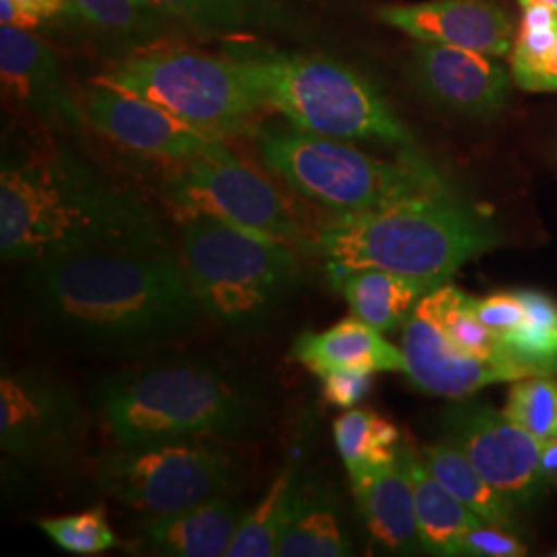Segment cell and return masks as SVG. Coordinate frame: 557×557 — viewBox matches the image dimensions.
<instances>
[{
    "label": "cell",
    "instance_id": "6da1fadb",
    "mask_svg": "<svg viewBox=\"0 0 557 557\" xmlns=\"http://www.w3.org/2000/svg\"><path fill=\"white\" fill-rule=\"evenodd\" d=\"M25 304L41 333L77 354L135 358L190 337L205 312L180 259L91 250L25 264Z\"/></svg>",
    "mask_w": 557,
    "mask_h": 557
},
{
    "label": "cell",
    "instance_id": "7a4b0ae2",
    "mask_svg": "<svg viewBox=\"0 0 557 557\" xmlns=\"http://www.w3.org/2000/svg\"><path fill=\"white\" fill-rule=\"evenodd\" d=\"M91 250L172 252L158 215L71 161L4 165L0 174V255L4 262Z\"/></svg>",
    "mask_w": 557,
    "mask_h": 557
},
{
    "label": "cell",
    "instance_id": "3957f363",
    "mask_svg": "<svg viewBox=\"0 0 557 557\" xmlns=\"http://www.w3.org/2000/svg\"><path fill=\"white\" fill-rule=\"evenodd\" d=\"M499 239L490 218L450 190L335 215L301 248L324 262L331 285L356 269H384L436 289L462 264L496 248Z\"/></svg>",
    "mask_w": 557,
    "mask_h": 557
},
{
    "label": "cell",
    "instance_id": "277c9868",
    "mask_svg": "<svg viewBox=\"0 0 557 557\" xmlns=\"http://www.w3.org/2000/svg\"><path fill=\"white\" fill-rule=\"evenodd\" d=\"M91 403L119 446L255 438L267 419L264 398L252 382L190 359L106 376Z\"/></svg>",
    "mask_w": 557,
    "mask_h": 557
},
{
    "label": "cell",
    "instance_id": "5b68a950",
    "mask_svg": "<svg viewBox=\"0 0 557 557\" xmlns=\"http://www.w3.org/2000/svg\"><path fill=\"white\" fill-rule=\"evenodd\" d=\"M238 62L260 106L294 128L413 151L416 137L379 87L343 62L304 54H250Z\"/></svg>",
    "mask_w": 557,
    "mask_h": 557
},
{
    "label": "cell",
    "instance_id": "8992f818",
    "mask_svg": "<svg viewBox=\"0 0 557 557\" xmlns=\"http://www.w3.org/2000/svg\"><path fill=\"white\" fill-rule=\"evenodd\" d=\"M178 259L202 312L234 331L267 324L301 277L292 244L211 218L184 220Z\"/></svg>",
    "mask_w": 557,
    "mask_h": 557
},
{
    "label": "cell",
    "instance_id": "52a82bcc",
    "mask_svg": "<svg viewBox=\"0 0 557 557\" xmlns=\"http://www.w3.org/2000/svg\"><path fill=\"white\" fill-rule=\"evenodd\" d=\"M260 158L278 178L335 215L450 193L453 186L416 151L380 160L341 139L304 131L260 128Z\"/></svg>",
    "mask_w": 557,
    "mask_h": 557
},
{
    "label": "cell",
    "instance_id": "ba28073f",
    "mask_svg": "<svg viewBox=\"0 0 557 557\" xmlns=\"http://www.w3.org/2000/svg\"><path fill=\"white\" fill-rule=\"evenodd\" d=\"M96 83L153 101L211 137L238 131L260 110L238 59L193 50H156L122 60Z\"/></svg>",
    "mask_w": 557,
    "mask_h": 557
},
{
    "label": "cell",
    "instance_id": "9c48e42d",
    "mask_svg": "<svg viewBox=\"0 0 557 557\" xmlns=\"http://www.w3.org/2000/svg\"><path fill=\"white\" fill-rule=\"evenodd\" d=\"M239 473L238 458L215 440L120 446L98 462L101 490L145 518L230 496Z\"/></svg>",
    "mask_w": 557,
    "mask_h": 557
},
{
    "label": "cell",
    "instance_id": "30bf717a",
    "mask_svg": "<svg viewBox=\"0 0 557 557\" xmlns=\"http://www.w3.org/2000/svg\"><path fill=\"white\" fill-rule=\"evenodd\" d=\"M180 218H211L285 244L306 239L287 199L260 172L239 161L225 143L184 161L168 186Z\"/></svg>",
    "mask_w": 557,
    "mask_h": 557
},
{
    "label": "cell",
    "instance_id": "8fae6325",
    "mask_svg": "<svg viewBox=\"0 0 557 557\" xmlns=\"http://www.w3.org/2000/svg\"><path fill=\"white\" fill-rule=\"evenodd\" d=\"M87 419L69 384L38 368L2 370L0 450L21 467H57L79 453Z\"/></svg>",
    "mask_w": 557,
    "mask_h": 557
},
{
    "label": "cell",
    "instance_id": "7c38bea8",
    "mask_svg": "<svg viewBox=\"0 0 557 557\" xmlns=\"http://www.w3.org/2000/svg\"><path fill=\"white\" fill-rule=\"evenodd\" d=\"M442 432L515 510L535 502L545 487L539 469L541 440L506 411L458 398L442 413Z\"/></svg>",
    "mask_w": 557,
    "mask_h": 557
},
{
    "label": "cell",
    "instance_id": "4fadbf2b",
    "mask_svg": "<svg viewBox=\"0 0 557 557\" xmlns=\"http://www.w3.org/2000/svg\"><path fill=\"white\" fill-rule=\"evenodd\" d=\"M81 114L108 139L153 158L195 160L223 145L153 101L96 81L83 96Z\"/></svg>",
    "mask_w": 557,
    "mask_h": 557
},
{
    "label": "cell",
    "instance_id": "5bb4252c",
    "mask_svg": "<svg viewBox=\"0 0 557 557\" xmlns=\"http://www.w3.org/2000/svg\"><path fill=\"white\" fill-rule=\"evenodd\" d=\"M411 77L434 103L469 119L498 116L515 81L496 57L434 41L416 44Z\"/></svg>",
    "mask_w": 557,
    "mask_h": 557
},
{
    "label": "cell",
    "instance_id": "9a60e30c",
    "mask_svg": "<svg viewBox=\"0 0 557 557\" xmlns=\"http://www.w3.org/2000/svg\"><path fill=\"white\" fill-rule=\"evenodd\" d=\"M403 356L407 361L405 374L419 391L434 397L469 398L485 386L524 379L512 368L462 354L444 335L423 298L405 320Z\"/></svg>",
    "mask_w": 557,
    "mask_h": 557
},
{
    "label": "cell",
    "instance_id": "2e32d148",
    "mask_svg": "<svg viewBox=\"0 0 557 557\" xmlns=\"http://www.w3.org/2000/svg\"><path fill=\"white\" fill-rule=\"evenodd\" d=\"M380 21L418 41H434L502 59L512 52L515 23L494 0H428L386 4Z\"/></svg>",
    "mask_w": 557,
    "mask_h": 557
},
{
    "label": "cell",
    "instance_id": "e0dca14e",
    "mask_svg": "<svg viewBox=\"0 0 557 557\" xmlns=\"http://www.w3.org/2000/svg\"><path fill=\"white\" fill-rule=\"evenodd\" d=\"M359 512L380 545L398 556L423 552L413 485L400 458L349 473Z\"/></svg>",
    "mask_w": 557,
    "mask_h": 557
},
{
    "label": "cell",
    "instance_id": "ac0fdd59",
    "mask_svg": "<svg viewBox=\"0 0 557 557\" xmlns=\"http://www.w3.org/2000/svg\"><path fill=\"white\" fill-rule=\"evenodd\" d=\"M246 510L227 496L165 517L145 518L137 549L163 557H225Z\"/></svg>",
    "mask_w": 557,
    "mask_h": 557
},
{
    "label": "cell",
    "instance_id": "d6986e66",
    "mask_svg": "<svg viewBox=\"0 0 557 557\" xmlns=\"http://www.w3.org/2000/svg\"><path fill=\"white\" fill-rule=\"evenodd\" d=\"M0 75L4 94L46 119H77L60 85L59 60L27 29L0 27Z\"/></svg>",
    "mask_w": 557,
    "mask_h": 557
},
{
    "label": "cell",
    "instance_id": "ffe728a7",
    "mask_svg": "<svg viewBox=\"0 0 557 557\" xmlns=\"http://www.w3.org/2000/svg\"><path fill=\"white\" fill-rule=\"evenodd\" d=\"M292 358L319 379L333 370L407 372L403 349L356 317L341 320L320 333H304L292 347Z\"/></svg>",
    "mask_w": 557,
    "mask_h": 557
},
{
    "label": "cell",
    "instance_id": "44dd1931",
    "mask_svg": "<svg viewBox=\"0 0 557 557\" xmlns=\"http://www.w3.org/2000/svg\"><path fill=\"white\" fill-rule=\"evenodd\" d=\"M398 458L413 485L421 547L430 556H460V543L469 529L485 522L455 498L432 475L425 460L411 444H398Z\"/></svg>",
    "mask_w": 557,
    "mask_h": 557
},
{
    "label": "cell",
    "instance_id": "7402d4cb",
    "mask_svg": "<svg viewBox=\"0 0 557 557\" xmlns=\"http://www.w3.org/2000/svg\"><path fill=\"white\" fill-rule=\"evenodd\" d=\"M349 304L351 314L366 324L391 333L411 317L419 299L434 287L425 281L384 269H356L333 283Z\"/></svg>",
    "mask_w": 557,
    "mask_h": 557
},
{
    "label": "cell",
    "instance_id": "603a6c76",
    "mask_svg": "<svg viewBox=\"0 0 557 557\" xmlns=\"http://www.w3.org/2000/svg\"><path fill=\"white\" fill-rule=\"evenodd\" d=\"M306 485L308 479L301 478L298 462H289L259 504L250 512L246 510L225 557L277 556L278 541L298 512Z\"/></svg>",
    "mask_w": 557,
    "mask_h": 557
},
{
    "label": "cell",
    "instance_id": "cb8c5ba5",
    "mask_svg": "<svg viewBox=\"0 0 557 557\" xmlns=\"http://www.w3.org/2000/svg\"><path fill=\"white\" fill-rule=\"evenodd\" d=\"M345 556H354V545L337 498L308 481L298 512L278 541L277 557Z\"/></svg>",
    "mask_w": 557,
    "mask_h": 557
},
{
    "label": "cell",
    "instance_id": "d4e9b609",
    "mask_svg": "<svg viewBox=\"0 0 557 557\" xmlns=\"http://www.w3.org/2000/svg\"><path fill=\"white\" fill-rule=\"evenodd\" d=\"M421 457L432 475L479 518L490 524L515 531L517 510L479 473L473 462L453 442L440 440L436 444H430L421 450Z\"/></svg>",
    "mask_w": 557,
    "mask_h": 557
},
{
    "label": "cell",
    "instance_id": "484cf974",
    "mask_svg": "<svg viewBox=\"0 0 557 557\" xmlns=\"http://www.w3.org/2000/svg\"><path fill=\"white\" fill-rule=\"evenodd\" d=\"M423 299L428 301L432 314L438 320L444 335L462 354L471 358L496 361L499 366L517 370L524 379H531L529 370H524L522 366H518L517 361H512L504 354L498 335L492 333L478 319L473 310V296L460 292L455 285L444 283L436 289L428 292Z\"/></svg>",
    "mask_w": 557,
    "mask_h": 557
},
{
    "label": "cell",
    "instance_id": "4316f807",
    "mask_svg": "<svg viewBox=\"0 0 557 557\" xmlns=\"http://www.w3.org/2000/svg\"><path fill=\"white\" fill-rule=\"evenodd\" d=\"M527 319L510 335L499 338L504 354L531 376H557V301L535 292L520 289Z\"/></svg>",
    "mask_w": 557,
    "mask_h": 557
},
{
    "label": "cell",
    "instance_id": "83f0119b",
    "mask_svg": "<svg viewBox=\"0 0 557 557\" xmlns=\"http://www.w3.org/2000/svg\"><path fill=\"white\" fill-rule=\"evenodd\" d=\"M333 436L347 473L397 458L400 432L370 409H351L333 423Z\"/></svg>",
    "mask_w": 557,
    "mask_h": 557
},
{
    "label": "cell",
    "instance_id": "f1b7e54d",
    "mask_svg": "<svg viewBox=\"0 0 557 557\" xmlns=\"http://www.w3.org/2000/svg\"><path fill=\"white\" fill-rule=\"evenodd\" d=\"M151 9L207 29L259 25L273 13L264 0H145Z\"/></svg>",
    "mask_w": 557,
    "mask_h": 557
},
{
    "label": "cell",
    "instance_id": "f546056e",
    "mask_svg": "<svg viewBox=\"0 0 557 557\" xmlns=\"http://www.w3.org/2000/svg\"><path fill=\"white\" fill-rule=\"evenodd\" d=\"M40 529L62 552L75 556H98L119 545L103 508H89L71 517L46 518Z\"/></svg>",
    "mask_w": 557,
    "mask_h": 557
},
{
    "label": "cell",
    "instance_id": "4dcf8cb0",
    "mask_svg": "<svg viewBox=\"0 0 557 557\" xmlns=\"http://www.w3.org/2000/svg\"><path fill=\"white\" fill-rule=\"evenodd\" d=\"M504 411L535 438H557V376L512 382Z\"/></svg>",
    "mask_w": 557,
    "mask_h": 557
},
{
    "label": "cell",
    "instance_id": "1f68e13d",
    "mask_svg": "<svg viewBox=\"0 0 557 557\" xmlns=\"http://www.w3.org/2000/svg\"><path fill=\"white\" fill-rule=\"evenodd\" d=\"M557 38V11L552 7H524L520 34L512 46V79L518 87L545 59Z\"/></svg>",
    "mask_w": 557,
    "mask_h": 557
},
{
    "label": "cell",
    "instance_id": "d6a6232c",
    "mask_svg": "<svg viewBox=\"0 0 557 557\" xmlns=\"http://www.w3.org/2000/svg\"><path fill=\"white\" fill-rule=\"evenodd\" d=\"M71 4L83 20L108 32L128 34L151 25L145 13L151 7L140 0H71Z\"/></svg>",
    "mask_w": 557,
    "mask_h": 557
},
{
    "label": "cell",
    "instance_id": "836d02e7",
    "mask_svg": "<svg viewBox=\"0 0 557 557\" xmlns=\"http://www.w3.org/2000/svg\"><path fill=\"white\" fill-rule=\"evenodd\" d=\"M478 319L498 338L510 335L527 319V308L518 292H499L487 298H473Z\"/></svg>",
    "mask_w": 557,
    "mask_h": 557
},
{
    "label": "cell",
    "instance_id": "e575fe53",
    "mask_svg": "<svg viewBox=\"0 0 557 557\" xmlns=\"http://www.w3.org/2000/svg\"><path fill=\"white\" fill-rule=\"evenodd\" d=\"M460 556L520 557L527 556V545L520 543L512 531L481 522L465 533Z\"/></svg>",
    "mask_w": 557,
    "mask_h": 557
},
{
    "label": "cell",
    "instance_id": "d590c367",
    "mask_svg": "<svg viewBox=\"0 0 557 557\" xmlns=\"http://www.w3.org/2000/svg\"><path fill=\"white\" fill-rule=\"evenodd\" d=\"M322 397L335 407L354 409L363 398L368 397L374 372L366 370H333L320 376Z\"/></svg>",
    "mask_w": 557,
    "mask_h": 557
},
{
    "label": "cell",
    "instance_id": "8d00e7d4",
    "mask_svg": "<svg viewBox=\"0 0 557 557\" xmlns=\"http://www.w3.org/2000/svg\"><path fill=\"white\" fill-rule=\"evenodd\" d=\"M524 91H557V38L552 52L539 62L537 69L520 85Z\"/></svg>",
    "mask_w": 557,
    "mask_h": 557
},
{
    "label": "cell",
    "instance_id": "74e56055",
    "mask_svg": "<svg viewBox=\"0 0 557 557\" xmlns=\"http://www.w3.org/2000/svg\"><path fill=\"white\" fill-rule=\"evenodd\" d=\"M0 23L2 25H11L17 29H36L41 21L32 15L27 9H23L20 2L15 0H0Z\"/></svg>",
    "mask_w": 557,
    "mask_h": 557
},
{
    "label": "cell",
    "instance_id": "f35d334b",
    "mask_svg": "<svg viewBox=\"0 0 557 557\" xmlns=\"http://www.w3.org/2000/svg\"><path fill=\"white\" fill-rule=\"evenodd\" d=\"M539 469L545 485H557V438L541 440Z\"/></svg>",
    "mask_w": 557,
    "mask_h": 557
},
{
    "label": "cell",
    "instance_id": "ab89813d",
    "mask_svg": "<svg viewBox=\"0 0 557 557\" xmlns=\"http://www.w3.org/2000/svg\"><path fill=\"white\" fill-rule=\"evenodd\" d=\"M20 2L23 9H27L32 15H36L38 20H52L60 13L73 9L71 0H15Z\"/></svg>",
    "mask_w": 557,
    "mask_h": 557
},
{
    "label": "cell",
    "instance_id": "60d3db41",
    "mask_svg": "<svg viewBox=\"0 0 557 557\" xmlns=\"http://www.w3.org/2000/svg\"><path fill=\"white\" fill-rule=\"evenodd\" d=\"M518 2H520L522 9L524 7H533V4H543V7H552V9L557 11V0H518Z\"/></svg>",
    "mask_w": 557,
    "mask_h": 557
},
{
    "label": "cell",
    "instance_id": "b9f144b4",
    "mask_svg": "<svg viewBox=\"0 0 557 557\" xmlns=\"http://www.w3.org/2000/svg\"><path fill=\"white\" fill-rule=\"evenodd\" d=\"M140 2H145V0H140ZM145 4H147V2H145Z\"/></svg>",
    "mask_w": 557,
    "mask_h": 557
}]
</instances>
